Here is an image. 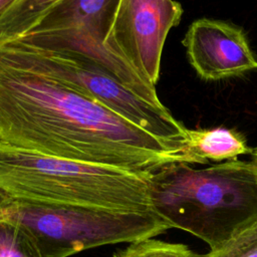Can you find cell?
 Wrapping results in <instances>:
<instances>
[{"label": "cell", "instance_id": "1", "mask_svg": "<svg viewBox=\"0 0 257 257\" xmlns=\"http://www.w3.org/2000/svg\"><path fill=\"white\" fill-rule=\"evenodd\" d=\"M0 143L143 174L190 165L185 145L155 137L53 79L1 62Z\"/></svg>", "mask_w": 257, "mask_h": 257}, {"label": "cell", "instance_id": "2", "mask_svg": "<svg viewBox=\"0 0 257 257\" xmlns=\"http://www.w3.org/2000/svg\"><path fill=\"white\" fill-rule=\"evenodd\" d=\"M156 212L172 228L204 241L210 251L257 223V164L226 161L197 169L171 163L150 175Z\"/></svg>", "mask_w": 257, "mask_h": 257}, {"label": "cell", "instance_id": "3", "mask_svg": "<svg viewBox=\"0 0 257 257\" xmlns=\"http://www.w3.org/2000/svg\"><path fill=\"white\" fill-rule=\"evenodd\" d=\"M151 174L81 163L0 143V192L13 199L156 212L149 192Z\"/></svg>", "mask_w": 257, "mask_h": 257}, {"label": "cell", "instance_id": "4", "mask_svg": "<svg viewBox=\"0 0 257 257\" xmlns=\"http://www.w3.org/2000/svg\"><path fill=\"white\" fill-rule=\"evenodd\" d=\"M0 217L23 227L44 257H69L94 247L155 238L171 225L157 212L119 211L13 199L4 194Z\"/></svg>", "mask_w": 257, "mask_h": 257}, {"label": "cell", "instance_id": "5", "mask_svg": "<svg viewBox=\"0 0 257 257\" xmlns=\"http://www.w3.org/2000/svg\"><path fill=\"white\" fill-rule=\"evenodd\" d=\"M0 62L53 79L151 135L186 146L188 128L162 102L146 100L95 66L16 41L0 45Z\"/></svg>", "mask_w": 257, "mask_h": 257}, {"label": "cell", "instance_id": "6", "mask_svg": "<svg viewBox=\"0 0 257 257\" xmlns=\"http://www.w3.org/2000/svg\"><path fill=\"white\" fill-rule=\"evenodd\" d=\"M182 15L175 0H119L104 44L156 86L166 38Z\"/></svg>", "mask_w": 257, "mask_h": 257}, {"label": "cell", "instance_id": "7", "mask_svg": "<svg viewBox=\"0 0 257 257\" xmlns=\"http://www.w3.org/2000/svg\"><path fill=\"white\" fill-rule=\"evenodd\" d=\"M193 68L204 80H220L257 70V59L246 35L227 22L201 18L183 39Z\"/></svg>", "mask_w": 257, "mask_h": 257}, {"label": "cell", "instance_id": "8", "mask_svg": "<svg viewBox=\"0 0 257 257\" xmlns=\"http://www.w3.org/2000/svg\"><path fill=\"white\" fill-rule=\"evenodd\" d=\"M29 48L64 55L97 67L136 94L161 103L156 86L146 81L126 61L111 52L103 42L78 28L34 32L15 39Z\"/></svg>", "mask_w": 257, "mask_h": 257}, {"label": "cell", "instance_id": "9", "mask_svg": "<svg viewBox=\"0 0 257 257\" xmlns=\"http://www.w3.org/2000/svg\"><path fill=\"white\" fill-rule=\"evenodd\" d=\"M118 3L119 0H60L26 34L78 28L104 43Z\"/></svg>", "mask_w": 257, "mask_h": 257}, {"label": "cell", "instance_id": "10", "mask_svg": "<svg viewBox=\"0 0 257 257\" xmlns=\"http://www.w3.org/2000/svg\"><path fill=\"white\" fill-rule=\"evenodd\" d=\"M186 146L191 165L233 161L252 153L242 135L225 127L188 128Z\"/></svg>", "mask_w": 257, "mask_h": 257}, {"label": "cell", "instance_id": "11", "mask_svg": "<svg viewBox=\"0 0 257 257\" xmlns=\"http://www.w3.org/2000/svg\"><path fill=\"white\" fill-rule=\"evenodd\" d=\"M60 0H17L0 17V45L25 35Z\"/></svg>", "mask_w": 257, "mask_h": 257}, {"label": "cell", "instance_id": "12", "mask_svg": "<svg viewBox=\"0 0 257 257\" xmlns=\"http://www.w3.org/2000/svg\"><path fill=\"white\" fill-rule=\"evenodd\" d=\"M0 257H44L33 238L19 224L0 217Z\"/></svg>", "mask_w": 257, "mask_h": 257}, {"label": "cell", "instance_id": "13", "mask_svg": "<svg viewBox=\"0 0 257 257\" xmlns=\"http://www.w3.org/2000/svg\"><path fill=\"white\" fill-rule=\"evenodd\" d=\"M112 257H202L187 245L170 243L154 238L131 243L125 249L115 252Z\"/></svg>", "mask_w": 257, "mask_h": 257}, {"label": "cell", "instance_id": "14", "mask_svg": "<svg viewBox=\"0 0 257 257\" xmlns=\"http://www.w3.org/2000/svg\"><path fill=\"white\" fill-rule=\"evenodd\" d=\"M202 257H257V223Z\"/></svg>", "mask_w": 257, "mask_h": 257}, {"label": "cell", "instance_id": "15", "mask_svg": "<svg viewBox=\"0 0 257 257\" xmlns=\"http://www.w3.org/2000/svg\"><path fill=\"white\" fill-rule=\"evenodd\" d=\"M17 0H0V17L16 2Z\"/></svg>", "mask_w": 257, "mask_h": 257}, {"label": "cell", "instance_id": "16", "mask_svg": "<svg viewBox=\"0 0 257 257\" xmlns=\"http://www.w3.org/2000/svg\"><path fill=\"white\" fill-rule=\"evenodd\" d=\"M251 156H252V161H253L254 163H256V164H257V148L252 149Z\"/></svg>", "mask_w": 257, "mask_h": 257}, {"label": "cell", "instance_id": "17", "mask_svg": "<svg viewBox=\"0 0 257 257\" xmlns=\"http://www.w3.org/2000/svg\"><path fill=\"white\" fill-rule=\"evenodd\" d=\"M3 197H4V194L2 193V192H0V203H1V201H2V199H3Z\"/></svg>", "mask_w": 257, "mask_h": 257}]
</instances>
